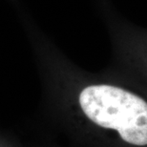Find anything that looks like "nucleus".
<instances>
[{"label":"nucleus","mask_w":147,"mask_h":147,"mask_svg":"<svg viewBox=\"0 0 147 147\" xmlns=\"http://www.w3.org/2000/svg\"><path fill=\"white\" fill-rule=\"evenodd\" d=\"M88 119L105 129L119 132L125 142L147 145V102L135 94L111 85H91L79 95Z\"/></svg>","instance_id":"f257e3e1"}]
</instances>
